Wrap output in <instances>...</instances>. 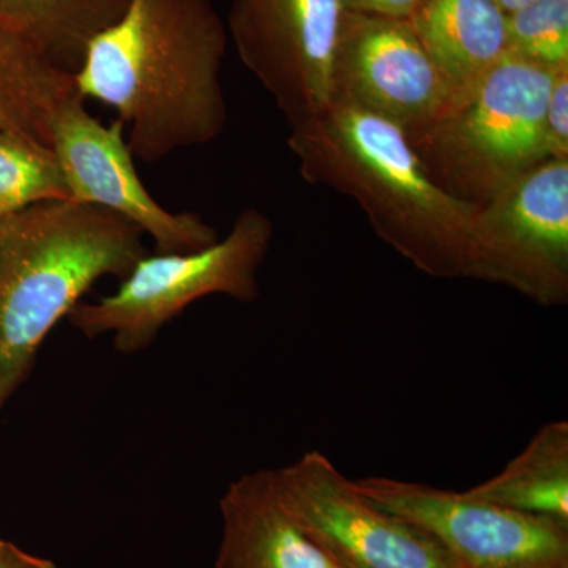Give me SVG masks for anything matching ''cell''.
Returning a JSON list of instances; mask_svg holds the SVG:
<instances>
[{
	"instance_id": "1",
	"label": "cell",
	"mask_w": 568,
	"mask_h": 568,
	"mask_svg": "<svg viewBox=\"0 0 568 568\" xmlns=\"http://www.w3.org/2000/svg\"><path fill=\"white\" fill-rule=\"evenodd\" d=\"M226 40L212 0H129L82 55L78 95L118 112L134 159L163 162L223 133Z\"/></svg>"
},
{
	"instance_id": "2",
	"label": "cell",
	"mask_w": 568,
	"mask_h": 568,
	"mask_svg": "<svg viewBox=\"0 0 568 568\" xmlns=\"http://www.w3.org/2000/svg\"><path fill=\"white\" fill-rule=\"evenodd\" d=\"M287 145L305 181L353 197L376 234L418 271L465 276L480 205L443 189L395 123L334 102L291 126Z\"/></svg>"
},
{
	"instance_id": "3",
	"label": "cell",
	"mask_w": 568,
	"mask_h": 568,
	"mask_svg": "<svg viewBox=\"0 0 568 568\" xmlns=\"http://www.w3.org/2000/svg\"><path fill=\"white\" fill-rule=\"evenodd\" d=\"M144 234L99 205L51 200L0 220V407L59 321L104 276L125 278Z\"/></svg>"
},
{
	"instance_id": "4",
	"label": "cell",
	"mask_w": 568,
	"mask_h": 568,
	"mask_svg": "<svg viewBox=\"0 0 568 568\" xmlns=\"http://www.w3.org/2000/svg\"><path fill=\"white\" fill-rule=\"evenodd\" d=\"M556 69L511 54L497 62L409 141L429 175L454 196L484 205L549 160L544 122Z\"/></svg>"
},
{
	"instance_id": "5",
	"label": "cell",
	"mask_w": 568,
	"mask_h": 568,
	"mask_svg": "<svg viewBox=\"0 0 568 568\" xmlns=\"http://www.w3.org/2000/svg\"><path fill=\"white\" fill-rule=\"evenodd\" d=\"M274 237V224L246 209L230 234L194 252L142 256L115 293L92 304L80 302L69 315L88 338L112 335L115 349L134 354L155 342L164 325L207 295L252 302L260 295L257 272Z\"/></svg>"
},
{
	"instance_id": "6",
	"label": "cell",
	"mask_w": 568,
	"mask_h": 568,
	"mask_svg": "<svg viewBox=\"0 0 568 568\" xmlns=\"http://www.w3.org/2000/svg\"><path fill=\"white\" fill-rule=\"evenodd\" d=\"M465 276L538 305L568 302V159L545 160L480 205Z\"/></svg>"
},
{
	"instance_id": "7",
	"label": "cell",
	"mask_w": 568,
	"mask_h": 568,
	"mask_svg": "<svg viewBox=\"0 0 568 568\" xmlns=\"http://www.w3.org/2000/svg\"><path fill=\"white\" fill-rule=\"evenodd\" d=\"M272 474L284 508L342 568H463L435 537L375 506L320 452Z\"/></svg>"
},
{
	"instance_id": "8",
	"label": "cell",
	"mask_w": 568,
	"mask_h": 568,
	"mask_svg": "<svg viewBox=\"0 0 568 568\" xmlns=\"http://www.w3.org/2000/svg\"><path fill=\"white\" fill-rule=\"evenodd\" d=\"M354 485L435 537L463 568H568V528L551 519L413 481L369 477Z\"/></svg>"
},
{
	"instance_id": "9",
	"label": "cell",
	"mask_w": 568,
	"mask_h": 568,
	"mask_svg": "<svg viewBox=\"0 0 568 568\" xmlns=\"http://www.w3.org/2000/svg\"><path fill=\"white\" fill-rule=\"evenodd\" d=\"M342 0H233L230 26L242 63L291 126L334 102Z\"/></svg>"
},
{
	"instance_id": "10",
	"label": "cell",
	"mask_w": 568,
	"mask_h": 568,
	"mask_svg": "<svg viewBox=\"0 0 568 568\" xmlns=\"http://www.w3.org/2000/svg\"><path fill=\"white\" fill-rule=\"evenodd\" d=\"M334 102L387 119L414 141L450 111L457 93L409 21L345 10L336 48Z\"/></svg>"
},
{
	"instance_id": "11",
	"label": "cell",
	"mask_w": 568,
	"mask_h": 568,
	"mask_svg": "<svg viewBox=\"0 0 568 568\" xmlns=\"http://www.w3.org/2000/svg\"><path fill=\"white\" fill-rule=\"evenodd\" d=\"M51 148L71 200L121 215L155 242L156 253L194 252L219 241L196 213L168 211L152 197L134 166L123 123L99 121L80 95L55 118Z\"/></svg>"
},
{
	"instance_id": "12",
	"label": "cell",
	"mask_w": 568,
	"mask_h": 568,
	"mask_svg": "<svg viewBox=\"0 0 568 568\" xmlns=\"http://www.w3.org/2000/svg\"><path fill=\"white\" fill-rule=\"evenodd\" d=\"M220 510L223 537L216 568H342L284 508L272 470L234 480Z\"/></svg>"
},
{
	"instance_id": "13",
	"label": "cell",
	"mask_w": 568,
	"mask_h": 568,
	"mask_svg": "<svg viewBox=\"0 0 568 568\" xmlns=\"http://www.w3.org/2000/svg\"><path fill=\"white\" fill-rule=\"evenodd\" d=\"M407 21L457 97L508 54L506 13L493 0H422Z\"/></svg>"
},
{
	"instance_id": "14",
	"label": "cell",
	"mask_w": 568,
	"mask_h": 568,
	"mask_svg": "<svg viewBox=\"0 0 568 568\" xmlns=\"http://www.w3.org/2000/svg\"><path fill=\"white\" fill-rule=\"evenodd\" d=\"M77 95L71 71L55 65L28 41L0 29L2 132L51 148L55 118Z\"/></svg>"
},
{
	"instance_id": "15",
	"label": "cell",
	"mask_w": 568,
	"mask_h": 568,
	"mask_svg": "<svg viewBox=\"0 0 568 568\" xmlns=\"http://www.w3.org/2000/svg\"><path fill=\"white\" fill-rule=\"evenodd\" d=\"M467 495L495 506L551 519L568 528V424L541 426L503 473Z\"/></svg>"
},
{
	"instance_id": "16",
	"label": "cell",
	"mask_w": 568,
	"mask_h": 568,
	"mask_svg": "<svg viewBox=\"0 0 568 568\" xmlns=\"http://www.w3.org/2000/svg\"><path fill=\"white\" fill-rule=\"evenodd\" d=\"M126 3L129 0H0V29L74 73L89 43L121 17Z\"/></svg>"
},
{
	"instance_id": "17",
	"label": "cell",
	"mask_w": 568,
	"mask_h": 568,
	"mask_svg": "<svg viewBox=\"0 0 568 568\" xmlns=\"http://www.w3.org/2000/svg\"><path fill=\"white\" fill-rule=\"evenodd\" d=\"M69 190L54 151L48 145L0 130V220Z\"/></svg>"
},
{
	"instance_id": "18",
	"label": "cell",
	"mask_w": 568,
	"mask_h": 568,
	"mask_svg": "<svg viewBox=\"0 0 568 568\" xmlns=\"http://www.w3.org/2000/svg\"><path fill=\"white\" fill-rule=\"evenodd\" d=\"M508 54L556 69L568 63V0H536L506 14Z\"/></svg>"
},
{
	"instance_id": "19",
	"label": "cell",
	"mask_w": 568,
	"mask_h": 568,
	"mask_svg": "<svg viewBox=\"0 0 568 568\" xmlns=\"http://www.w3.org/2000/svg\"><path fill=\"white\" fill-rule=\"evenodd\" d=\"M544 129L548 159H568V63L552 74Z\"/></svg>"
},
{
	"instance_id": "20",
	"label": "cell",
	"mask_w": 568,
	"mask_h": 568,
	"mask_svg": "<svg viewBox=\"0 0 568 568\" xmlns=\"http://www.w3.org/2000/svg\"><path fill=\"white\" fill-rule=\"evenodd\" d=\"M422 0H342L343 9L373 17L409 20Z\"/></svg>"
},
{
	"instance_id": "21",
	"label": "cell",
	"mask_w": 568,
	"mask_h": 568,
	"mask_svg": "<svg viewBox=\"0 0 568 568\" xmlns=\"http://www.w3.org/2000/svg\"><path fill=\"white\" fill-rule=\"evenodd\" d=\"M0 568H58L51 560L37 558L10 541L0 540Z\"/></svg>"
},
{
	"instance_id": "22",
	"label": "cell",
	"mask_w": 568,
	"mask_h": 568,
	"mask_svg": "<svg viewBox=\"0 0 568 568\" xmlns=\"http://www.w3.org/2000/svg\"><path fill=\"white\" fill-rule=\"evenodd\" d=\"M500 10L506 14L515 13V11L525 9L529 3L536 2V0H493Z\"/></svg>"
}]
</instances>
